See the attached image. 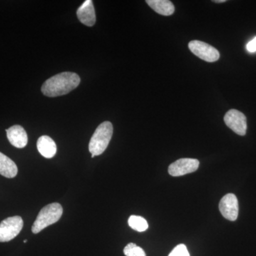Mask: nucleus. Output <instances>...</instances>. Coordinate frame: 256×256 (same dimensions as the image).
I'll return each mask as SVG.
<instances>
[{
  "mask_svg": "<svg viewBox=\"0 0 256 256\" xmlns=\"http://www.w3.org/2000/svg\"><path fill=\"white\" fill-rule=\"evenodd\" d=\"M78 74L73 72H63L47 79L42 87V92L48 97H58L72 92L80 84Z\"/></svg>",
  "mask_w": 256,
  "mask_h": 256,
  "instance_id": "f257e3e1",
  "label": "nucleus"
},
{
  "mask_svg": "<svg viewBox=\"0 0 256 256\" xmlns=\"http://www.w3.org/2000/svg\"><path fill=\"white\" fill-rule=\"evenodd\" d=\"M114 133V127L109 121L102 122L92 134L89 142V151L95 156H100L108 146Z\"/></svg>",
  "mask_w": 256,
  "mask_h": 256,
  "instance_id": "f03ea898",
  "label": "nucleus"
},
{
  "mask_svg": "<svg viewBox=\"0 0 256 256\" xmlns=\"http://www.w3.org/2000/svg\"><path fill=\"white\" fill-rule=\"evenodd\" d=\"M63 214V208L58 203H52L44 207L38 216L32 230L34 234H38L48 226L56 223Z\"/></svg>",
  "mask_w": 256,
  "mask_h": 256,
  "instance_id": "7ed1b4c3",
  "label": "nucleus"
},
{
  "mask_svg": "<svg viewBox=\"0 0 256 256\" xmlns=\"http://www.w3.org/2000/svg\"><path fill=\"white\" fill-rule=\"evenodd\" d=\"M22 218L18 216L9 217L0 223V242H8L18 236L23 228Z\"/></svg>",
  "mask_w": 256,
  "mask_h": 256,
  "instance_id": "20e7f679",
  "label": "nucleus"
},
{
  "mask_svg": "<svg viewBox=\"0 0 256 256\" xmlns=\"http://www.w3.org/2000/svg\"><path fill=\"white\" fill-rule=\"evenodd\" d=\"M188 48L194 54L205 62H215L220 60L218 50L205 42L194 40L188 43Z\"/></svg>",
  "mask_w": 256,
  "mask_h": 256,
  "instance_id": "39448f33",
  "label": "nucleus"
},
{
  "mask_svg": "<svg viewBox=\"0 0 256 256\" xmlns=\"http://www.w3.org/2000/svg\"><path fill=\"white\" fill-rule=\"evenodd\" d=\"M224 122L237 134L244 136L246 134V117L240 111L235 109L228 110L224 116Z\"/></svg>",
  "mask_w": 256,
  "mask_h": 256,
  "instance_id": "423d86ee",
  "label": "nucleus"
},
{
  "mask_svg": "<svg viewBox=\"0 0 256 256\" xmlns=\"http://www.w3.org/2000/svg\"><path fill=\"white\" fill-rule=\"evenodd\" d=\"M200 166V161L192 158H182L170 165L169 174L173 176H180L194 172Z\"/></svg>",
  "mask_w": 256,
  "mask_h": 256,
  "instance_id": "0eeeda50",
  "label": "nucleus"
},
{
  "mask_svg": "<svg viewBox=\"0 0 256 256\" xmlns=\"http://www.w3.org/2000/svg\"><path fill=\"white\" fill-rule=\"evenodd\" d=\"M220 214L224 218L232 222L237 220L238 216V202L234 194H228L222 198L220 203Z\"/></svg>",
  "mask_w": 256,
  "mask_h": 256,
  "instance_id": "6e6552de",
  "label": "nucleus"
},
{
  "mask_svg": "<svg viewBox=\"0 0 256 256\" xmlns=\"http://www.w3.org/2000/svg\"><path fill=\"white\" fill-rule=\"evenodd\" d=\"M8 140L16 148H24L28 143V134L22 126H14L6 130Z\"/></svg>",
  "mask_w": 256,
  "mask_h": 256,
  "instance_id": "1a4fd4ad",
  "label": "nucleus"
},
{
  "mask_svg": "<svg viewBox=\"0 0 256 256\" xmlns=\"http://www.w3.org/2000/svg\"><path fill=\"white\" fill-rule=\"evenodd\" d=\"M77 16L86 26H92L95 24L96 16L92 0H86L82 3L77 10Z\"/></svg>",
  "mask_w": 256,
  "mask_h": 256,
  "instance_id": "9d476101",
  "label": "nucleus"
},
{
  "mask_svg": "<svg viewBox=\"0 0 256 256\" xmlns=\"http://www.w3.org/2000/svg\"><path fill=\"white\" fill-rule=\"evenodd\" d=\"M36 146L40 154L45 158L50 159L56 154V144L48 136H43L38 138Z\"/></svg>",
  "mask_w": 256,
  "mask_h": 256,
  "instance_id": "9b49d317",
  "label": "nucleus"
},
{
  "mask_svg": "<svg viewBox=\"0 0 256 256\" xmlns=\"http://www.w3.org/2000/svg\"><path fill=\"white\" fill-rule=\"evenodd\" d=\"M146 4L158 14L170 16L174 12V6L169 0H146Z\"/></svg>",
  "mask_w": 256,
  "mask_h": 256,
  "instance_id": "f8f14e48",
  "label": "nucleus"
},
{
  "mask_svg": "<svg viewBox=\"0 0 256 256\" xmlns=\"http://www.w3.org/2000/svg\"><path fill=\"white\" fill-rule=\"evenodd\" d=\"M18 173V166L14 162L0 152V174L6 178H14Z\"/></svg>",
  "mask_w": 256,
  "mask_h": 256,
  "instance_id": "ddd939ff",
  "label": "nucleus"
},
{
  "mask_svg": "<svg viewBox=\"0 0 256 256\" xmlns=\"http://www.w3.org/2000/svg\"><path fill=\"white\" fill-rule=\"evenodd\" d=\"M128 224L131 228L138 232H146L149 227L148 222L143 217L139 216H131L128 220Z\"/></svg>",
  "mask_w": 256,
  "mask_h": 256,
  "instance_id": "4468645a",
  "label": "nucleus"
},
{
  "mask_svg": "<svg viewBox=\"0 0 256 256\" xmlns=\"http://www.w3.org/2000/svg\"><path fill=\"white\" fill-rule=\"evenodd\" d=\"M124 252L126 256H146V252L142 248L138 246L133 242L128 244L124 247Z\"/></svg>",
  "mask_w": 256,
  "mask_h": 256,
  "instance_id": "2eb2a0df",
  "label": "nucleus"
},
{
  "mask_svg": "<svg viewBox=\"0 0 256 256\" xmlns=\"http://www.w3.org/2000/svg\"><path fill=\"white\" fill-rule=\"evenodd\" d=\"M169 256H190L188 248L184 244H180L173 249Z\"/></svg>",
  "mask_w": 256,
  "mask_h": 256,
  "instance_id": "dca6fc26",
  "label": "nucleus"
},
{
  "mask_svg": "<svg viewBox=\"0 0 256 256\" xmlns=\"http://www.w3.org/2000/svg\"><path fill=\"white\" fill-rule=\"evenodd\" d=\"M246 48L248 52H250V53H254L256 52V36L247 44Z\"/></svg>",
  "mask_w": 256,
  "mask_h": 256,
  "instance_id": "f3484780",
  "label": "nucleus"
},
{
  "mask_svg": "<svg viewBox=\"0 0 256 256\" xmlns=\"http://www.w3.org/2000/svg\"><path fill=\"white\" fill-rule=\"evenodd\" d=\"M214 2L216 3H222V2H225L226 0H215Z\"/></svg>",
  "mask_w": 256,
  "mask_h": 256,
  "instance_id": "a211bd4d",
  "label": "nucleus"
},
{
  "mask_svg": "<svg viewBox=\"0 0 256 256\" xmlns=\"http://www.w3.org/2000/svg\"><path fill=\"white\" fill-rule=\"evenodd\" d=\"M28 242V240H24V242Z\"/></svg>",
  "mask_w": 256,
  "mask_h": 256,
  "instance_id": "6ab92c4d",
  "label": "nucleus"
}]
</instances>
